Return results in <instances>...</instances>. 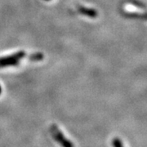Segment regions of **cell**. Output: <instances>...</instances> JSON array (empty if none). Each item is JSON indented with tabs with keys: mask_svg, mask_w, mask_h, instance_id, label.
I'll use <instances>...</instances> for the list:
<instances>
[{
	"mask_svg": "<svg viewBox=\"0 0 147 147\" xmlns=\"http://www.w3.org/2000/svg\"><path fill=\"white\" fill-rule=\"evenodd\" d=\"M25 56H26V53L21 51V52H18L11 56H8V57H0V67L16 65L22 58L25 57Z\"/></svg>",
	"mask_w": 147,
	"mask_h": 147,
	"instance_id": "6da1fadb",
	"label": "cell"
},
{
	"mask_svg": "<svg viewBox=\"0 0 147 147\" xmlns=\"http://www.w3.org/2000/svg\"><path fill=\"white\" fill-rule=\"evenodd\" d=\"M52 133L54 139L62 147H74L73 143L64 136L63 133L59 130L57 126L53 125L52 127Z\"/></svg>",
	"mask_w": 147,
	"mask_h": 147,
	"instance_id": "7a4b0ae2",
	"label": "cell"
},
{
	"mask_svg": "<svg viewBox=\"0 0 147 147\" xmlns=\"http://www.w3.org/2000/svg\"><path fill=\"white\" fill-rule=\"evenodd\" d=\"M79 11L81 14H84L85 16H88L90 17H96V11L92 9H88L84 7H80L79 8Z\"/></svg>",
	"mask_w": 147,
	"mask_h": 147,
	"instance_id": "3957f363",
	"label": "cell"
},
{
	"mask_svg": "<svg viewBox=\"0 0 147 147\" xmlns=\"http://www.w3.org/2000/svg\"><path fill=\"white\" fill-rule=\"evenodd\" d=\"M113 146L114 147H123V145L119 138H115L113 140Z\"/></svg>",
	"mask_w": 147,
	"mask_h": 147,
	"instance_id": "277c9868",
	"label": "cell"
},
{
	"mask_svg": "<svg viewBox=\"0 0 147 147\" xmlns=\"http://www.w3.org/2000/svg\"><path fill=\"white\" fill-rule=\"evenodd\" d=\"M0 92H1V88H0Z\"/></svg>",
	"mask_w": 147,
	"mask_h": 147,
	"instance_id": "5b68a950",
	"label": "cell"
}]
</instances>
